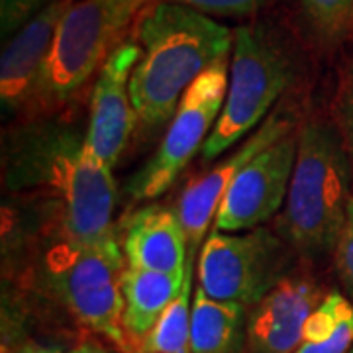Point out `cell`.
Returning <instances> with one entry per match:
<instances>
[{"label":"cell","mask_w":353,"mask_h":353,"mask_svg":"<svg viewBox=\"0 0 353 353\" xmlns=\"http://www.w3.org/2000/svg\"><path fill=\"white\" fill-rule=\"evenodd\" d=\"M4 183L12 190H39L55 208L57 234L65 238L97 243L114 236L112 169L69 128L41 126L24 134L6 157Z\"/></svg>","instance_id":"obj_1"},{"label":"cell","mask_w":353,"mask_h":353,"mask_svg":"<svg viewBox=\"0 0 353 353\" xmlns=\"http://www.w3.org/2000/svg\"><path fill=\"white\" fill-rule=\"evenodd\" d=\"M141 48L130 77L138 126L153 134L171 122L187 88L234 48V32L194 8L153 0L136 22Z\"/></svg>","instance_id":"obj_2"},{"label":"cell","mask_w":353,"mask_h":353,"mask_svg":"<svg viewBox=\"0 0 353 353\" xmlns=\"http://www.w3.org/2000/svg\"><path fill=\"white\" fill-rule=\"evenodd\" d=\"M350 171L340 132L324 120L304 122L281 218L283 238L303 257L320 259L336 252L352 199Z\"/></svg>","instance_id":"obj_3"},{"label":"cell","mask_w":353,"mask_h":353,"mask_svg":"<svg viewBox=\"0 0 353 353\" xmlns=\"http://www.w3.org/2000/svg\"><path fill=\"white\" fill-rule=\"evenodd\" d=\"M124 259L116 234L97 243L55 234L41 259V281L85 328L112 341L122 353H138L124 328Z\"/></svg>","instance_id":"obj_4"},{"label":"cell","mask_w":353,"mask_h":353,"mask_svg":"<svg viewBox=\"0 0 353 353\" xmlns=\"http://www.w3.org/2000/svg\"><path fill=\"white\" fill-rule=\"evenodd\" d=\"M153 0H75L59 22L30 118L75 99Z\"/></svg>","instance_id":"obj_5"},{"label":"cell","mask_w":353,"mask_h":353,"mask_svg":"<svg viewBox=\"0 0 353 353\" xmlns=\"http://www.w3.org/2000/svg\"><path fill=\"white\" fill-rule=\"evenodd\" d=\"M292 77L287 51L257 26H241L234 32L230 81L222 112L202 148V159L210 161L240 141L263 122L271 106L289 87Z\"/></svg>","instance_id":"obj_6"},{"label":"cell","mask_w":353,"mask_h":353,"mask_svg":"<svg viewBox=\"0 0 353 353\" xmlns=\"http://www.w3.org/2000/svg\"><path fill=\"white\" fill-rule=\"evenodd\" d=\"M289 250L267 228L248 234L214 230L199 255V289L224 303L255 306L289 277Z\"/></svg>","instance_id":"obj_7"},{"label":"cell","mask_w":353,"mask_h":353,"mask_svg":"<svg viewBox=\"0 0 353 353\" xmlns=\"http://www.w3.org/2000/svg\"><path fill=\"white\" fill-rule=\"evenodd\" d=\"M228 57L208 67L183 94L153 157L128 183L136 202L153 201L185 171L212 134L228 94Z\"/></svg>","instance_id":"obj_8"},{"label":"cell","mask_w":353,"mask_h":353,"mask_svg":"<svg viewBox=\"0 0 353 353\" xmlns=\"http://www.w3.org/2000/svg\"><path fill=\"white\" fill-rule=\"evenodd\" d=\"M299 134L294 130L257 153L228 187L216 212L218 232H243L267 222L287 201L296 163Z\"/></svg>","instance_id":"obj_9"},{"label":"cell","mask_w":353,"mask_h":353,"mask_svg":"<svg viewBox=\"0 0 353 353\" xmlns=\"http://www.w3.org/2000/svg\"><path fill=\"white\" fill-rule=\"evenodd\" d=\"M141 48L136 39L120 43L102 65L90 94V114L85 139L94 157L112 169L126 150L138 124L130 97V77Z\"/></svg>","instance_id":"obj_10"},{"label":"cell","mask_w":353,"mask_h":353,"mask_svg":"<svg viewBox=\"0 0 353 353\" xmlns=\"http://www.w3.org/2000/svg\"><path fill=\"white\" fill-rule=\"evenodd\" d=\"M73 2L55 0L4 46L0 59V106L4 116H32L57 28Z\"/></svg>","instance_id":"obj_11"},{"label":"cell","mask_w":353,"mask_h":353,"mask_svg":"<svg viewBox=\"0 0 353 353\" xmlns=\"http://www.w3.org/2000/svg\"><path fill=\"white\" fill-rule=\"evenodd\" d=\"M292 130H294V118L289 112V108L283 106L277 112L267 116L261 122V128L252 138L245 139V143L232 157L216 165L208 173L194 176L185 187L183 194L179 196L176 212L187 232L189 250H196V245L206 236L208 226L212 218H216V212L220 208V202L224 199L228 187L232 185V181L238 176L241 169L250 163L257 153L267 150L269 145H273L277 139L287 136Z\"/></svg>","instance_id":"obj_12"},{"label":"cell","mask_w":353,"mask_h":353,"mask_svg":"<svg viewBox=\"0 0 353 353\" xmlns=\"http://www.w3.org/2000/svg\"><path fill=\"white\" fill-rule=\"evenodd\" d=\"M322 292L308 275H289L267 292L248 318V353H294L308 316L322 303Z\"/></svg>","instance_id":"obj_13"},{"label":"cell","mask_w":353,"mask_h":353,"mask_svg":"<svg viewBox=\"0 0 353 353\" xmlns=\"http://www.w3.org/2000/svg\"><path fill=\"white\" fill-rule=\"evenodd\" d=\"M128 267L185 273L189 240L179 212L163 204H148L128 216L122 236Z\"/></svg>","instance_id":"obj_14"},{"label":"cell","mask_w":353,"mask_h":353,"mask_svg":"<svg viewBox=\"0 0 353 353\" xmlns=\"http://www.w3.org/2000/svg\"><path fill=\"white\" fill-rule=\"evenodd\" d=\"M183 279L185 273H159L134 267L124 269L120 279L124 299V328L128 338L136 345V352L159 316L175 301L183 287Z\"/></svg>","instance_id":"obj_15"},{"label":"cell","mask_w":353,"mask_h":353,"mask_svg":"<svg viewBox=\"0 0 353 353\" xmlns=\"http://www.w3.org/2000/svg\"><path fill=\"white\" fill-rule=\"evenodd\" d=\"M245 306L206 296L196 289L190 320V353H243Z\"/></svg>","instance_id":"obj_16"},{"label":"cell","mask_w":353,"mask_h":353,"mask_svg":"<svg viewBox=\"0 0 353 353\" xmlns=\"http://www.w3.org/2000/svg\"><path fill=\"white\" fill-rule=\"evenodd\" d=\"M192 275H194V250H189L183 287L175 296V301L159 316L152 332L141 340L138 353H190Z\"/></svg>","instance_id":"obj_17"},{"label":"cell","mask_w":353,"mask_h":353,"mask_svg":"<svg viewBox=\"0 0 353 353\" xmlns=\"http://www.w3.org/2000/svg\"><path fill=\"white\" fill-rule=\"evenodd\" d=\"M308 28L322 41L353 36V0H296Z\"/></svg>","instance_id":"obj_18"},{"label":"cell","mask_w":353,"mask_h":353,"mask_svg":"<svg viewBox=\"0 0 353 353\" xmlns=\"http://www.w3.org/2000/svg\"><path fill=\"white\" fill-rule=\"evenodd\" d=\"M353 312V303L345 299L338 290H332L324 296V301L318 304L312 314L308 316L304 324L303 341L306 343H320V341L330 340L341 322Z\"/></svg>","instance_id":"obj_19"},{"label":"cell","mask_w":353,"mask_h":353,"mask_svg":"<svg viewBox=\"0 0 353 353\" xmlns=\"http://www.w3.org/2000/svg\"><path fill=\"white\" fill-rule=\"evenodd\" d=\"M334 114H336L338 132L343 141V148H345L350 163L353 167V63L343 71L338 94H336Z\"/></svg>","instance_id":"obj_20"},{"label":"cell","mask_w":353,"mask_h":353,"mask_svg":"<svg viewBox=\"0 0 353 353\" xmlns=\"http://www.w3.org/2000/svg\"><path fill=\"white\" fill-rule=\"evenodd\" d=\"M55 0H0V32L2 38L14 34L26 26L36 14L48 8Z\"/></svg>","instance_id":"obj_21"},{"label":"cell","mask_w":353,"mask_h":353,"mask_svg":"<svg viewBox=\"0 0 353 353\" xmlns=\"http://www.w3.org/2000/svg\"><path fill=\"white\" fill-rule=\"evenodd\" d=\"M336 271L343 289L353 303V196L347 204L345 222L341 228L340 240L336 245Z\"/></svg>","instance_id":"obj_22"},{"label":"cell","mask_w":353,"mask_h":353,"mask_svg":"<svg viewBox=\"0 0 353 353\" xmlns=\"http://www.w3.org/2000/svg\"><path fill=\"white\" fill-rule=\"evenodd\" d=\"M194 8L202 14L216 16H248L257 10L261 0H169Z\"/></svg>","instance_id":"obj_23"},{"label":"cell","mask_w":353,"mask_h":353,"mask_svg":"<svg viewBox=\"0 0 353 353\" xmlns=\"http://www.w3.org/2000/svg\"><path fill=\"white\" fill-rule=\"evenodd\" d=\"M353 345V312L338 328V332L326 341L320 343H306L303 341L301 347L294 353H347Z\"/></svg>","instance_id":"obj_24"},{"label":"cell","mask_w":353,"mask_h":353,"mask_svg":"<svg viewBox=\"0 0 353 353\" xmlns=\"http://www.w3.org/2000/svg\"><path fill=\"white\" fill-rule=\"evenodd\" d=\"M22 353H108L104 347H101L94 340H83L69 350H59V347H32Z\"/></svg>","instance_id":"obj_25"},{"label":"cell","mask_w":353,"mask_h":353,"mask_svg":"<svg viewBox=\"0 0 353 353\" xmlns=\"http://www.w3.org/2000/svg\"><path fill=\"white\" fill-rule=\"evenodd\" d=\"M347 353H353V345H352V350H350V352H347Z\"/></svg>","instance_id":"obj_26"}]
</instances>
